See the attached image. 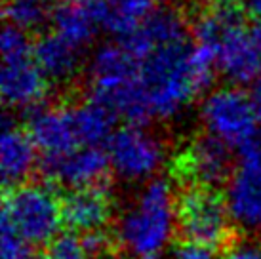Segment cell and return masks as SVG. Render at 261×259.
<instances>
[{"mask_svg":"<svg viewBox=\"0 0 261 259\" xmlns=\"http://www.w3.org/2000/svg\"><path fill=\"white\" fill-rule=\"evenodd\" d=\"M138 61L139 97L145 124L151 120H174L196 95L202 94L187 42L154 48L139 56Z\"/></svg>","mask_w":261,"mask_h":259,"instance_id":"1","label":"cell"},{"mask_svg":"<svg viewBox=\"0 0 261 259\" xmlns=\"http://www.w3.org/2000/svg\"><path fill=\"white\" fill-rule=\"evenodd\" d=\"M179 227L177 198L170 181H147L118 219L116 240L134 257L159 255Z\"/></svg>","mask_w":261,"mask_h":259,"instance_id":"2","label":"cell"},{"mask_svg":"<svg viewBox=\"0 0 261 259\" xmlns=\"http://www.w3.org/2000/svg\"><path fill=\"white\" fill-rule=\"evenodd\" d=\"M195 44L210 48L218 72L232 84H252L261 74V56L252 31L232 4H218L206 10L193 27Z\"/></svg>","mask_w":261,"mask_h":259,"instance_id":"3","label":"cell"},{"mask_svg":"<svg viewBox=\"0 0 261 259\" xmlns=\"http://www.w3.org/2000/svg\"><path fill=\"white\" fill-rule=\"evenodd\" d=\"M138 76V58L122 42L99 46L88 65L92 99L105 105L115 116L126 118L128 124H145Z\"/></svg>","mask_w":261,"mask_h":259,"instance_id":"4","label":"cell"},{"mask_svg":"<svg viewBox=\"0 0 261 259\" xmlns=\"http://www.w3.org/2000/svg\"><path fill=\"white\" fill-rule=\"evenodd\" d=\"M63 202L44 183L12 187L2 204V229L14 232L31 246H48L61 235Z\"/></svg>","mask_w":261,"mask_h":259,"instance_id":"5","label":"cell"},{"mask_svg":"<svg viewBox=\"0 0 261 259\" xmlns=\"http://www.w3.org/2000/svg\"><path fill=\"white\" fill-rule=\"evenodd\" d=\"M35 46L27 33L6 25L0 36L2 69H0V94L2 101L15 111H37L42 107L50 82L38 69Z\"/></svg>","mask_w":261,"mask_h":259,"instance_id":"6","label":"cell"},{"mask_svg":"<svg viewBox=\"0 0 261 259\" xmlns=\"http://www.w3.org/2000/svg\"><path fill=\"white\" fill-rule=\"evenodd\" d=\"M200 120L206 134L223 141L231 149H246L257 143L261 128L250 97L237 86H225L206 94L200 105Z\"/></svg>","mask_w":261,"mask_h":259,"instance_id":"7","label":"cell"},{"mask_svg":"<svg viewBox=\"0 0 261 259\" xmlns=\"http://www.w3.org/2000/svg\"><path fill=\"white\" fill-rule=\"evenodd\" d=\"M111 170L124 181L147 183L166 162V145L145 124H126L115 130L107 143Z\"/></svg>","mask_w":261,"mask_h":259,"instance_id":"8","label":"cell"},{"mask_svg":"<svg viewBox=\"0 0 261 259\" xmlns=\"http://www.w3.org/2000/svg\"><path fill=\"white\" fill-rule=\"evenodd\" d=\"M179 229L185 238L219 248L231 232V216L225 198L214 189L191 187L177 198Z\"/></svg>","mask_w":261,"mask_h":259,"instance_id":"9","label":"cell"},{"mask_svg":"<svg viewBox=\"0 0 261 259\" xmlns=\"http://www.w3.org/2000/svg\"><path fill=\"white\" fill-rule=\"evenodd\" d=\"M225 202L232 225L246 232H261V143L240 151L227 181Z\"/></svg>","mask_w":261,"mask_h":259,"instance_id":"10","label":"cell"},{"mask_svg":"<svg viewBox=\"0 0 261 259\" xmlns=\"http://www.w3.org/2000/svg\"><path fill=\"white\" fill-rule=\"evenodd\" d=\"M232 168L231 147L210 134L191 139L177 159L179 175L193 183V187H218L229 181Z\"/></svg>","mask_w":261,"mask_h":259,"instance_id":"11","label":"cell"},{"mask_svg":"<svg viewBox=\"0 0 261 259\" xmlns=\"http://www.w3.org/2000/svg\"><path fill=\"white\" fill-rule=\"evenodd\" d=\"M109 170V154L101 147H79L59 157L42 159L44 175L71 191L101 185Z\"/></svg>","mask_w":261,"mask_h":259,"instance_id":"12","label":"cell"},{"mask_svg":"<svg viewBox=\"0 0 261 259\" xmlns=\"http://www.w3.org/2000/svg\"><path fill=\"white\" fill-rule=\"evenodd\" d=\"M29 136L42 152V159L59 157L79 147L82 143L79 132L74 107H40L29 120Z\"/></svg>","mask_w":261,"mask_h":259,"instance_id":"13","label":"cell"},{"mask_svg":"<svg viewBox=\"0 0 261 259\" xmlns=\"http://www.w3.org/2000/svg\"><path fill=\"white\" fill-rule=\"evenodd\" d=\"M120 42L139 58L160 46L187 42V21L174 8L152 10L145 21Z\"/></svg>","mask_w":261,"mask_h":259,"instance_id":"14","label":"cell"},{"mask_svg":"<svg viewBox=\"0 0 261 259\" xmlns=\"http://www.w3.org/2000/svg\"><path fill=\"white\" fill-rule=\"evenodd\" d=\"M38 149L29 132L4 120L0 134V175L8 187L27 183L38 162Z\"/></svg>","mask_w":261,"mask_h":259,"instance_id":"15","label":"cell"},{"mask_svg":"<svg viewBox=\"0 0 261 259\" xmlns=\"http://www.w3.org/2000/svg\"><path fill=\"white\" fill-rule=\"evenodd\" d=\"M111 216L113 198L101 185L71 191L63 200V221L74 232L90 235L103 230Z\"/></svg>","mask_w":261,"mask_h":259,"instance_id":"16","label":"cell"},{"mask_svg":"<svg viewBox=\"0 0 261 259\" xmlns=\"http://www.w3.org/2000/svg\"><path fill=\"white\" fill-rule=\"evenodd\" d=\"M33 56L50 84H69L79 74L82 65V50L56 33L40 36L35 44Z\"/></svg>","mask_w":261,"mask_h":259,"instance_id":"17","label":"cell"},{"mask_svg":"<svg viewBox=\"0 0 261 259\" xmlns=\"http://www.w3.org/2000/svg\"><path fill=\"white\" fill-rule=\"evenodd\" d=\"M50 23L56 35L82 51L101 29L88 0H61L51 10Z\"/></svg>","mask_w":261,"mask_h":259,"instance_id":"18","label":"cell"},{"mask_svg":"<svg viewBox=\"0 0 261 259\" xmlns=\"http://www.w3.org/2000/svg\"><path fill=\"white\" fill-rule=\"evenodd\" d=\"M103 31L120 40L134 33L152 12V0H88Z\"/></svg>","mask_w":261,"mask_h":259,"instance_id":"19","label":"cell"},{"mask_svg":"<svg viewBox=\"0 0 261 259\" xmlns=\"http://www.w3.org/2000/svg\"><path fill=\"white\" fill-rule=\"evenodd\" d=\"M4 19L23 33L42 29L51 19L46 0H4Z\"/></svg>","mask_w":261,"mask_h":259,"instance_id":"20","label":"cell"},{"mask_svg":"<svg viewBox=\"0 0 261 259\" xmlns=\"http://www.w3.org/2000/svg\"><path fill=\"white\" fill-rule=\"evenodd\" d=\"M44 259H94L88 252L84 238H79L73 232L59 235L56 240L48 244Z\"/></svg>","mask_w":261,"mask_h":259,"instance_id":"21","label":"cell"},{"mask_svg":"<svg viewBox=\"0 0 261 259\" xmlns=\"http://www.w3.org/2000/svg\"><path fill=\"white\" fill-rule=\"evenodd\" d=\"M0 257L2 259H37L33 253V246L25 240L15 237L14 232L2 229V240H0Z\"/></svg>","mask_w":261,"mask_h":259,"instance_id":"22","label":"cell"},{"mask_svg":"<svg viewBox=\"0 0 261 259\" xmlns=\"http://www.w3.org/2000/svg\"><path fill=\"white\" fill-rule=\"evenodd\" d=\"M172 257L174 259H218V248L185 238V240L175 244Z\"/></svg>","mask_w":261,"mask_h":259,"instance_id":"23","label":"cell"},{"mask_svg":"<svg viewBox=\"0 0 261 259\" xmlns=\"http://www.w3.org/2000/svg\"><path fill=\"white\" fill-rule=\"evenodd\" d=\"M223 259H261V242L257 240H240L229 246Z\"/></svg>","mask_w":261,"mask_h":259,"instance_id":"24","label":"cell"},{"mask_svg":"<svg viewBox=\"0 0 261 259\" xmlns=\"http://www.w3.org/2000/svg\"><path fill=\"white\" fill-rule=\"evenodd\" d=\"M84 244H86L88 252L92 253V257H101L107 253L109 250V238L103 230H97V232H90V235H84Z\"/></svg>","mask_w":261,"mask_h":259,"instance_id":"25","label":"cell"},{"mask_svg":"<svg viewBox=\"0 0 261 259\" xmlns=\"http://www.w3.org/2000/svg\"><path fill=\"white\" fill-rule=\"evenodd\" d=\"M248 97H250V103H252V109L255 113V118L261 126V74L250 84V92H248Z\"/></svg>","mask_w":261,"mask_h":259,"instance_id":"26","label":"cell"},{"mask_svg":"<svg viewBox=\"0 0 261 259\" xmlns=\"http://www.w3.org/2000/svg\"><path fill=\"white\" fill-rule=\"evenodd\" d=\"M242 6L248 14L261 17V0H242Z\"/></svg>","mask_w":261,"mask_h":259,"instance_id":"27","label":"cell"},{"mask_svg":"<svg viewBox=\"0 0 261 259\" xmlns=\"http://www.w3.org/2000/svg\"><path fill=\"white\" fill-rule=\"evenodd\" d=\"M252 35H254L255 46H257V50H259V56H261V21L254 27V31H252Z\"/></svg>","mask_w":261,"mask_h":259,"instance_id":"28","label":"cell"},{"mask_svg":"<svg viewBox=\"0 0 261 259\" xmlns=\"http://www.w3.org/2000/svg\"><path fill=\"white\" fill-rule=\"evenodd\" d=\"M134 259H160L159 255H145V257H134Z\"/></svg>","mask_w":261,"mask_h":259,"instance_id":"29","label":"cell"},{"mask_svg":"<svg viewBox=\"0 0 261 259\" xmlns=\"http://www.w3.org/2000/svg\"><path fill=\"white\" fill-rule=\"evenodd\" d=\"M196 2H212V0H196Z\"/></svg>","mask_w":261,"mask_h":259,"instance_id":"30","label":"cell"}]
</instances>
